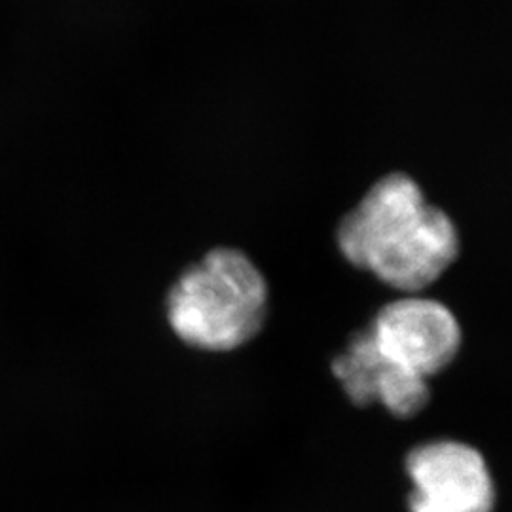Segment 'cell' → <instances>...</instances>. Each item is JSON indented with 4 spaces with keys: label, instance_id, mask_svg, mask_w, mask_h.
<instances>
[{
    "label": "cell",
    "instance_id": "cell-4",
    "mask_svg": "<svg viewBox=\"0 0 512 512\" xmlns=\"http://www.w3.org/2000/svg\"><path fill=\"white\" fill-rule=\"evenodd\" d=\"M412 480L410 512H494V475L475 446L431 440L404 461Z\"/></svg>",
    "mask_w": 512,
    "mask_h": 512
},
{
    "label": "cell",
    "instance_id": "cell-1",
    "mask_svg": "<svg viewBox=\"0 0 512 512\" xmlns=\"http://www.w3.org/2000/svg\"><path fill=\"white\" fill-rule=\"evenodd\" d=\"M351 266L403 294H421L456 262L458 226L429 203L406 173H389L366 190L336 228Z\"/></svg>",
    "mask_w": 512,
    "mask_h": 512
},
{
    "label": "cell",
    "instance_id": "cell-3",
    "mask_svg": "<svg viewBox=\"0 0 512 512\" xmlns=\"http://www.w3.org/2000/svg\"><path fill=\"white\" fill-rule=\"evenodd\" d=\"M366 332L389 361L425 380L452 365L463 344L454 311L421 294H403L387 302Z\"/></svg>",
    "mask_w": 512,
    "mask_h": 512
},
{
    "label": "cell",
    "instance_id": "cell-5",
    "mask_svg": "<svg viewBox=\"0 0 512 512\" xmlns=\"http://www.w3.org/2000/svg\"><path fill=\"white\" fill-rule=\"evenodd\" d=\"M332 374L351 403L380 404L395 418H414L431 401L429 380L389 361L366 330L355 334L334 357Z\"/></svg>",
    "mask_w": 512,
    "mask_h": 512
},
{
    "label": "cell",
    "instance_id": "cell-2",
    "mask_svg": "<svg viewBox=\"0 0 512 512\" xmlns=\"http://www.w3.org/2000/svg\"><path fill=\"white\" fill-rule=\"evenodd\" d=\"M268 296L266 277L249 256L236 247H215L179 275L165 313L188 346L232 351L262 329Z\"/></svg>",
    "mask_w": 512,
    "mask_h": 512
}]
</instances>
